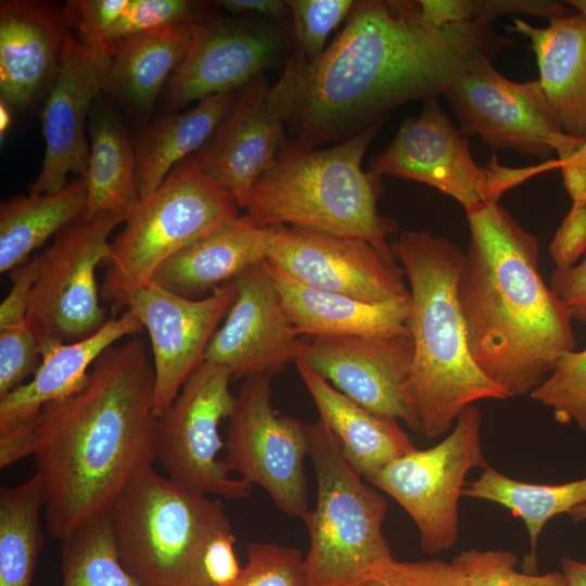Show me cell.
I'll return each mask as SVG.
<instances>
[{"mask_svg": "<svg viewBox=\"0 0 586 586\" xmlns=\"http://www.w3.org/2000/svg\"><path fill=\"white\" fill-rule=\"evenodd\" d=\"M271 377L242 382L229 417L224 461L230 472L260 486L281 512L303 518L309 510L304 470L308 428L275 409Z\"/></svg>", "mask_w": 586, "mask_h": 586, "instance_id": "cell-13", "label": "cell"}, {"mask_svg": "<svg viewBox=\"0 0 586 586\" xmlns=\"http://www.w3.org/2000/svg\"><path fill=\"white\" fill-rule=\"evenodd\" d=\"M11 123L10 106L3 101L0 100V135L3 137Z\"/></svg>", "mask_w": 586, "mask_h": 586, "instance_id": "cell-50", "label": "cell"}, {"mask_svg": "<svg viewBox=\"0 0 586 586\" xmlns=\"http://www.w3.org/2000/svg\"><path fill=\"white\" fill-rule=\"evenodd\" d=\"M62 586H144L124 565L111 509L61 539Z\"/></svg>", "mask_w": 586, "mask_h": 586, "instance_id": "cell-34", "label": "cell"}, {"mask_svg": "<svg viewBox=\"0 0 586 586\" xmlns=\"http://www.w3.org/2000/svg\"><path fill=\"white\" fill-rule=\"evenodd\" d=\"M419 3L424 16L437 25L492 23L512 14L537 15L549 21L573 14L564 2L552 0H419Z\"/></svg>", "mask_w": 586, "mask_h": 586, "instance_id": "cell-36", "label": "cell"}, {"mask_svg": "<svg viewBox=\"0 0 586 586\" xmlns=\"http://www.w3.org/2000/svg\"><path fill=\"white\" fill-rule=\"evenodd\" d=\"M300 359L352 400L411 429L410 334L309 337Z\"/></svg>", "mask_w": 586, "mask_h": 586, "instance_id": "cell-20", "label": "cell"}, {"mask_svg": "<svg viewBox=\"0 0 586 586\" xmlns=\"http://www.w3.org/2000/svg\"><path fill=\"white\" fill-rule=\"evenodd\" d=\"M507 26L531 41L539 82L564 132L586 141V16L573 13L535 27L513 17Z\"/></svg>", "mask_w": 586, "mask_h": 586, "instance_id": "cell-27", "label": "cell"}, {"mask_svg": "<svg viewBox=\"0 0 586 586\" xmlns=\"http://www.w3.org/2000/svg\"><path fill=\"white\" fill-rule=\"evenodd\" d=\"M564 3L586 16V0H566Z\"/></svg>", "mask_w": 586, "mask_h": 586, "instance_id": "cell-52", "label": "cell"}, {"mask_svg": "<svg viewBox=\"0 0 586 586\" xmlns=\"http://www.w3.org/2000/svg\"><path fill=\"white\" fill-rule=\"evenodd\" d=\"M453 562L464 572L468 586H568L562 572L517 571L518 557L509 550L466 549Z\"/></svg>", "mask_w": 586, "mask_h": 586, "instance_id": "cell-37", "label": "cell"}, {"mask_svg": "<svg viewBox=\"0 0 586 586\" xmlns=\"http://www.w3.org/2000/svg\"><path fill=\"white\" fill-rule=\"evenodd\" d=\"M237 294L205 352L204 361L232 378L273 375L301 358L309 337L289 319L266 262L233 280Z\"/></svg>", "mask_w": 586, "mask_h": 586, "instance_id": "cell-18", "label": "cell"}, {"mask_svg": "<svg viewBox=\"0 0 586 586\" xmlns=\"http://www.w3.org/2000/svg\"><path fill=\"white\" fill-rule=\"evenodd\" d=\"M444 97L462 135L479 136L494 151L513 149L540 158L556 152L559 160L586 142L564 132L538 79L509 80L492 62L463 77Z\"/></svg>", "mask_w": 586, "mask_h": 586, "instance_id": "cell-14", "label": "cell"}, {"mask_svg": "<svg viewBox=\"0 0 586 586\" xmlns=\"http://www.w3.org/2000/svg\"><path fill=\"white\" fill-rule=\"evenodd\" d=\"M466 214L456 293L470 354L507 398L530 395L575 349L572 314L540 276L535 235L497 203Z\"/></svg>", "mask_w": 586, "mask_h": 586, "instance_id": "cell-3", "label": "cell"}, {"mask_svg": "<svg viewBox=\"0 0 586 586\" xmlns=\"http://www.w3.org/2000/svg\"><path fill=\"white\" fill-rule=\"evenodd\" d=\"M69 34L63 5L43 0H2L1 100L24 110L47 95Z\"/></svg>", "mask_w": 586, "mask_h": 586, "instance_id": "cell-22", "label": "cell"}, {"mask_svg": "<svg viewBox=\"0 0 586 586\" xmlns=\"http://www.w3.org/2000/svg\"><path fill=\"white\" fill-rule=\"evenodd\" d=\"M291 40L286 21L206 12L195 22L187 54L166 85L165 106L175 112L193 101L246 86L282 61Z\"/></svg>", "mask_w": 586, "mask_h": 586, "instance_id": "cell-15", "label": "cell"}, {"mask_svg": "<svg viewBox=\"0 0 586 586\" xmlns=\"http://www.w3.org/2000/svg\"><path fill=\"white\" fill-rule=\"evenodd\" d=\"M557 268L576 265L586 253V203L572 204L549 245Z\"/></svg>", "mask_w": 586, "mask_h": 586, "instance_id": "cell-44", "label": "cell"}, {"mask_svg": "<svg viewBox=\"0 0 586 586\" xmlns=\"http://www.w3.org/2000/svg\"><path fill=\"white\" fill-rule=\"evenodd\" d=\"M266 262V260H265ZM285 313L306 337L410 334V295L380 304L306 285L266 262Z\"/></svg>", "mask_w": 586, "mask_h": 586, "instance_id": "cell-25", "label": "cell"}, {"mask_svg": "<svg viewBox=\"0 0 586 586\" xmlns=\"http://www.w3.org/2000/svg\"><path fill=\"white\" fill-rule=\"evenodd\" d=\"M481 421L479 408L467 407L440 443L416 448L367 480L408 513L428 553L454 547L466 476L475 468L489 466L481 445Z\"/></svg>", "mask_w": 586, "mask_h": 586, "instance_id": "cell-10", "label": "cell"}, {"mask_svg": "<svg viewBox=\"0 0 586 586\" xmlns=\"http://www.w3.org/2000/svg\"><path fill=\"white\" fill-rule=\"evenodd\" d=\"M558 162L572 204L586 203V142Z\"/></svg>", "mask_w": 586, "mask_h": 586, "instance_id": "cell-47", "label": "cell"}, {"mask_svg": "<svg viewBox=\"0 0 586 586\" xmlns=\"http://www.w3.org/2000/svg\"><path fill=\"white\" fill-rule=\"evenodd\" d=\"M231 379L227 368L204 361L157 418L155 460L171 482L192 494L228 499L251 494L252 485L231 476L218 457L225 448L218 424L230 417L235 400Z\"/></svg>", "mask_w": 586, "mask_h": 586, "instance_id": "cell-11", "label": "cell"}, {"mask_svg": "<svg viewBox=\"0 0 586 586\" xmlns=\"http://www.w3.org/2000/svg\"><path fill=\"white\" fill-rule=\"evenodd\" d=\"M560 565L568 586H586V562L564 556L560 558Z\"/></svg>", "mask_w": 586, "mask_h": 586, "instance_id": "cell-49", "label": "cell"}, {"mask_svg": "<svg viewBox=\"0 0 586 586\" xmlns=\"http://www.w3.org/2000/svg\"><path fill=\"white\" fill-rule=\"evenodd\" d=\"M154 381L146 348L133 337L107 347L78 392L34 419L31 455L53 538L111 509L127 483L153 466Z\"/></svg>", "mask_w": 586, "mask_h": 586, "instance_id": "cell-2", "label": "cell"}, {"mask_svg": "<svg viewBox=\"0 0 586 586\" xmlns=\"http://www.w3.org/2000/svg\"><path fill=\"white\" fill-rule=\"evenodd\" d=\"M266 262L306 285L365 303L410 295L395 256L358 238L277 226Z\"/></svg>", "mask_w": 586, "mask_h": 586, "instance_id": "cell-17", "label": "cell"}, {"mask_svg": "<svg viewBox=\"0 0 586 586\" xmlns=\"http://www.w3.org/2000/svg\"><path fill=\"white\" fill-rule=\"evenodd\" d=\"M110 53L67 37L62 62L44 101L41 128L44 157L29 193H53L67 184L71 174L86 178L90 145L86 128L91 109L105 92Z\"/></svg>", "mask_w": 586, "mask_h": 586, "instance_id": "cell-19", "label": "cell"}, {"mask_svg": "<svg viewBox=\"0 0 586 586\" xmlns=\"http://www.w3.org/2000/svg\"><path fill=\"white\" fill-rule=\"evenodd\" d=\"M235 294L233 280L199 300L182 297L150 282L127 297L125 307L140 320L151 339L157 418L204 362L208 343Z\"/></svg>", "mask_w": 586, "mask_h": 586, "instance_id": "cell-16", "label": "cell"}, {"mask_svg": "<svg viewBox=\"0 0 586 586\" xmlns=\"http://www.w3.org/2000/svg\"><path fill=\"white\" fill-rule=\"evenodd\" d=\"M234 199L200 166L194 155L178 163L163 182L140 198L110 243L101 295L114 308L151 282L175 253L239 216Z\"/></svg>", "mask_w": 586, "mask_h": 586, "instance_id": "cell-8", "label": "cell"}, {"mask_svg": "<svg viewBox=\"0 0 586 586\" xmlns=\"http://www.w3.org/2000/svg\"><path fill=\"white\" fill-rule=\"evenodd\" d=\"M40 361V339L27 321L0 330V397L33 377Z\"/></svg>", "mask_w": 586, "mask_h": 586, "instance_id": "cell-41", "label": "cell"}, {"mask_svg": "<svg viewBox=\"0 0 586 586\" xmlns=\"http://www.w3.org/2000/svg\"><path fill=\"white\" fill-rule=\"evenodd\" d=\"M294 364L319 420L337 441L345 460L366 481L416 449L397 419L374 413L352 400L302 359Z\"/></svg>", "mask_w": 586, "mask_h": 586, "instance_id": "cell-26", "label": "cell"}, {"mask_svg": "<svg viewBox=\"0 0 586 586\" xmlns=\"http://www.w3.org/2000/svg\"><path fill=\"white\" fill-rule=\"evenodd\" d=\"M129 0H68L64 14L74 37L82 44L106 51L105 38Z\"/></svg>", "mask_w": 586, "mask_h": 586, "instance_id": "cell-43", "label": "cell"}, {"mask_svg": "<svg viewBox=\"0 0 586 586\" xmlns=\"http://www.w3.org/2000/svg\"><path fill=\"white\" fill-rule=\"evenodd\" d=\"M40 267L41 255L25 260L12 269V288L0 305V330L26 321L30 293Z\"/></svg>", "mask_w": 586, "mask_h": 586, "instance_id": "cell-45", "label": "cell"}, {"mask_svg": "<svg viewBox=\"0 0 586 586\" xmlns=\"http://www.w3.org/2000/svg\"><path fill=\"white\" fill-rule=\"evenodd\" d=\"M568 515L572 519L573 522H583L586 521V502L572 509Z\"/></svg>", "mask_w": 586, "mask_h": 586, "instance_id": "cell-51", "label": "cell"}, {"mask_svg": "<svg viewBox=\"0 0 586 586\" xmlns=\"http://www.w3.org/2000/svg\"><path fill=\"white\" fill-rule=\"evenodd\" d=\"M391 250L402 264L410 292L411 430L435 438L448 433L467 407L507 395L481 371L468 347L456 293L464 253L426 230L402 232Z\"/></svg>", "mask_w": 586, "mask_h": 586, "instance_id": "cell-4", "label": "cell"}, {"mask_svg": "<svg viewBox=\"0 0 586 586\" xmlns=\"http://www.w3.org/2000/svg\"><path fill=\"white\" fill-rule=\"evenodd\" d=\"M276 231L277 226L259 227L239 215L167 258L151 282L186 298H203L266 260Z\"/></svg>", "mask_w": 586, "mask_h": 586, "instance_id": "cell-23", "label": "cell"}, {"mask_svg": "<svg viewBox=\"0 0 586 586\" xmlns=\"http://www.w3.org/2000/svg\"><path fill=\"white\" fill-rule=\"evenodd\" d=\"M39 476L0 489V586H30L43 535Z\"/></svg>", "mask_w": 586, "mask_h": 586, "instance_id": "cell-33", "label": "cell"}, {"mask_svg": "<svg viewBox=\"0 0 586 586\" xmlns=\"http://www.w3.org/2000/svg\"><path fill=\"white\" fill-rule=\"evenodd\" d=\"M196 21L148 30L110 48L105 92L133 118L153 111L169 75L187 54Z\"/></svg>", "mask_w": 586, "mask_h": 586, "instance_id": "cell-28", "label": "cell"}, {"mask_svg": "<svg viewBox=\"0 0 586 586\" xmlns=\"http://www.w3.org/2000/svg\"><path fill=\"white\" fill-rule=\"evenodd\" d=\"M124 220L111 213L81 216L41 254L26 315L40 342H76L98 332L110 319L99 304L95 268L110 259L109 235Z\"/></svg>", "mask_w": 586, "mask_h": 586, "instance_id": "cell-12", "label": "cell"}, {"mask_svg": "<svg viewBox=\"0 0 586 586\" xmlns=\"http://www.w3.org/2000/svg\"><path fill=\"white\" fill-rule=\"evenodd\" d=\"M203 2L190 0H129L105 38V49L129 37L155 28L199 20L206 13Z\"/></svg>", "mask_w": 586, "mask_h": 586, "instance_id": "cell-38", "label": "cell"}, {"mask_svg": "<svg viewBox=\"0 0 586 586\" xmlns=\"http://www.w3.org/2000/svg\"><path fill=\"white\" fill-rule=\"evenodd\" d=\"M383 123L323 148L289 138L253 184L245 215L259 227L289 226L362 239L394 256L386 237L397 232V221L379 213L381 177L361 166Z\"/></svg>", "mask_w": 586, "mask_h": 586, "instance_id": "cell-5", "label": "cell"}, {"mask_svg": "<svg viewBox=\"0 0 586 586\" xmlns=\"http://www.w3.org/2000/svg\"><path fill=\"white\" fill-rule=\"evenodd\" d=\"M462 496L500 505L522 519L530 544L522 568L526 573H536L542 531L556 515L568 514L586 502V477L561 484L530 483L487 466L476 480L466 482Z\"/></svg>", "mask_w": 586, "mask_h": 586, "instance_id": "cell-32", "label": "cell"}, {"mask_svg": "<svg viewBox=\"0 0 586 586\" xmlns=\"http://www.w3.org/2000/svg\"><path fill=\"white\" fill-rule=\"evenodd\" d=\"M98 100L88 122L90 155L82 217L111 213L126 218L140 199L133 139L115 110Z\"/></svg>", "mask_w": 586, "mask_h": 586, "instance_id": "cell-30", "label": "cell"}, {"mask_svg": "<svg viewBox=\"0 0 586 586\" xmlns=\"http://www.w3.org/2000/svg\"><path fill=\"white\" fill-rule=\"evenodd\" d=\"M235 90L216 93L182 112L168 113L133 138L140 198L152 193L181 161L196 153L230 111Z\"/></svg>", "mask_w": 586, "mask_h": 586, "instance_id": "cell-29", "label": "cell"}, {"mask_svg": "<svg viewBox=\"0 0 586 586\" xmlns=\"http://www.w3.org/2000/svg\"><path fill=\"white\" fill-rule=\"evenodd\" d=\"M247 561L231 586H306L304 558L292 547L253 542Z\"/></svg>", "mask_w": 586, "mask_h": 586, "instance_id": "cell-40", "label": "cell"}, {"mask_svg": "<svg viewBox=\"0 0 586 586\" xmlns=\"http://www.w3.org/2000/svg\"><path fill=\"white\" fill-rule=\"evenodd\" d=\"M87 181L77 177L53 193L18 195L0 205V271L24 263L52 234L79 219L86 208Z\"/></svg>", "mask_w": 586, "mask_h": 586, "instance_id": "cell-31", "label": "cell"}, {"mask_svg": "<svg viewBox=\"0 0 586 586\" xmlns=\"http://www.w3.org/2000/svg\"><path fill=\"white\" fill-rule=\"evenodd\" d=\"M352 0H288L291 12V30L296 50L308 61L318 58L326 49L330 33L352 12Z\"/></svg>", "mask_w": 586, "mask_h": 586, "instance_id": "cell-39", "label": "cell"}, {"mask_svg": "<svg viewBox=\"0 0 586 586\" xmlns=\"http://www.w3.org/2000/svg\"><path fill=\"white\" fill-rule=\"evenodd\" d=\"M143 328L129 310L111 317L94 334L72 343L41 341V361L31 379L0 397V434L31 422L48 404L78 392L97 358L125 335Z\"/></svg>", "mask_w": 586, "mask_h": 586, "instance_id": "cell-24", "label": "cell"}, {"mask_svg": "<svg viewBox=\"0 0 586 586\" xmlns=\"http://www.w3.org/2000/svg\"><path fill=\"white\" fill-rule=\"evenodd\" d=\"M530 396L549 407L561 423L586 433V348L563 354Z\"/></svg>", "mask_w": 586, "mask_h": 586, "instance_id": "cell-35", "label": "cell"}, {"mask_svg": "<svg viewBox=\"0 0 586 586\" xmlns=\"http://www.w3.org/2000/svg\"><path fill=\"white\" fill-rule=\"evenodd\" d=\"M360 586H468V582L455 562L394 559L377 569Z\"/></svg>", "mask_w": 586, "mask_h": 586, "instance_id": "cell-42", "label": "cell"}, {"mask_svg": "<svg viewBox=\"0 0 586 586\" xmlns=\"http://www.w3.org/2000/svg\"><path fill=\"white\" fill-rule=\"evenodd\" d=\"M551 289L568 306L573 319L586 323V257L574 266L556 268Z\"/></svg>", "mask_w": 586, "mask_h": 586, "instance_id": "cell-46", "label": "cell"}, {"mask_svg": "<svg viewBox=\"0 0 586 586\" xmlns=\"http://www.w3.org/2000/svg\"><path fill=\"white\" fill-rule=\"evenodd\" d=\"M369 166L380 177L390 175L435 188L467 212L497 203L509 189L559 168V163L513 168L500 165L494 154L485 167L477 165L467 137L440 107L437 98H430L423 101L421 113L406 119L390 144L369 160Z\"/></svg>", "mask_w": 586, "mask_h": 586, "instance_id": "cell-9", "label": "cell"}, {"mask_svg": "<svg viewBox=\"0 0 586 586\" xmlns=\"http://www.w3.org/2000/svg\"><path fill=\"white\" fill-rule=\"evenodd\" d=\"M307 428L317 497L302 518L309 534L306 586H360L395 559L382 531L386 500L345 460L321 420Z\"/></svg>", "mask_w": 586, "mask_h": 586, "instance_id": "cell-7", "label": "cell"}, {"mask_svg": "<svg viewBox=\"0 0 586 586\" xmlns=\"http://www.w3.org/2000/svg\"><path fill=\"white\" fill-rule=\"evenodd\" d=\"M118 551L144 586H205L203 562L231 524L219 499L192 494L149 466L111 507Z\"/></svg>", "mask_w": 586, "mask_h": 586, "instance_id": "cell-6", "label": "cell"}, {"mask_svg": "<svg viewBox=\"0 0 586 586\" xmlns=\"http://www.w3.org/2000/svg\"><path fill=\"white\" fill-rule=\"evenodd\" d=\"M517 44L492 23L437 25L419 0L356 1L346 24L315 60L294 50L268 94L289 137L323 148L385 120L405 103L444 95Z\"/></svg>", "mask_w": 586, "mask_h": 586, "instance_id": "cell-1", "label": "cell"}, {"mask_svg": "<svg viewBox=\"0 0 586 586\" xmlns=\"http://www.w3.org/2000/svg\"><path fill=\"white\" fill-rule=\"evenodd\" d=\"M266 74L253 78L206 143L193 154L201 168L244 209L256 180L290 138L269 109Z\"/></svg>", "mask_w": 586, "mask_h": 586, "instance_id": "cell-21", "label": "cell"}, {"mask_svg": "<svg viewBox=\"0 0 586 586\" xmlns=\"http://www.w3.org/2000/svg\"><path fill=\"white\" fill-rule=\"evenodd\" d=\"M215 3L235 15L258 14L271 21L291 17L286 1L281 0H221Z\"/></svg>", "mask_w": 586, "mask_h": 586, "instance_id": "cell-48", "label": "cell"}]
</instances>
